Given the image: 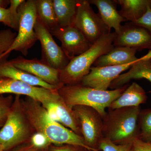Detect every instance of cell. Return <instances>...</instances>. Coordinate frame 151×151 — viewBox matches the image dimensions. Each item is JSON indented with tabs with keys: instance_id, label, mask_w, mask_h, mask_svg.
<instances>
[{
	"instance_id": "4316f807",
	"label": "cell",
	"mask_w": 151,
	"mask_h": 151,
	"mask_svg": "<svg viewBox=\"0 0 151 151\" xmlns=\"http://www.w3.org/2000/svg\"><path fill=\"white\" fill-rule=\"evenodd\" d=\"M17 36V33L13 32L10 29L0 31V56L10 48Z\"/></svg>"
},
{
	"instance_id": "d6986e66",
	"label": "cell",
	"mask_w": 151,
	"mask_h": 151,
	"mask_svg": "<svg viewBox=\"0 0 151 151\" xmlns=\"http://www.w3.org/2000/svg\"><path fill=\"white\" fill-rule=\"evenodd\" d=\"M147 96L145 90L137 83L133 82L108 109H116L125 107H138L146 103Z\"/></svg>"
},
{
	"instance_id": "8d00e7d4",
	"label": "cell",
	"mask_w": 151,
	"mask_h": 151,
	"mask_svg": "<svg viewBox=\"0 0 151 151\" xmlns=\"http://www.w3.org/2000/svg\"><path fill=\"white\" fill-rule=\"evenodd\" d=\"M85 151H92V150H85Z\"/></svg>"
},
{
	"instance_id": "7c38bea8",
	"label": "cell",
	"mask_w": 151,
	"mask_h": 151,
	"mask_svg": "<svg viewBox=\"0 0 151 151\" xmlns=\"http://www.w3.org/2000/svg\"><path fill=\"white\" fill-rule=\"evenodd\" d=\"M114 47L122 46L134 49L137 51L151 50V33L131 22L122 26L114 42Z\"/></svg>"
},
{
	"instance_id": "7402d4cb",
	"label": "cell",
	"mask_w": 151,
	"mask_h": 151,
	"mask_svg": "<svg viewBox=\"0 0 151 151\" xmlns=\"http://www.w3.org/2000/svg\"><path fill=\"white\" fill-rule=\"evenodd\" d=\"M121 7L119 11L124 19L131 22L135 21L142 16L150 6L151 0H116Z\"/></svg>"
},
{
	"instance_id": "e0dca14e",
	"label": "cell",
	"mask_w": 151,
	"mask_h": 151,
	"mask_svg": "<svg viewBox=\"0 0 151 151\" xmlns=\"http://www.w3.org/2000/svg\"><path fill=\"white\" fill-rule=\"evenodd\" d=\"M90 4L96 6L99 10V15L104 24L111 31V29H115V32L118 34L120 32L123 22L127 21L121 15L117 10L116 0H90Z\"/></svg>"
},
{
	"instance_id": "277c9868",
	"label": "cell",
	"mask_w": 151,
	"mask_h": 151,
	"mask_svg": "<svg viewBox=\"0 0 151 151\" xmlns=\"http://www.w3.org/2000/svg\"><path fill=\"white\" fill-rule=\"evenodd\" d=\"M127 84L112 90H100L81 84L63 85L58 90V94L66 105L73 108L76 105H85L94 108L103 119L106 108L119 97L129 86Z\"/></svg>"
},
{
	"instance_id": "ba28073f",
	"label": "cell",
	"mask_w": 151,
	"mask_h": 151,
	"mask_svg": "<svg viewBox=\"0 0 151 151\" xmlns=\"http://www.w3.org/2000/svg\"><path fill=\"white\" fill-rule=\"evenodd\" d=\"M78 119L82 137L87 147L99 151L98 143L103 137V119L97 111L89 106L76 105L73 107Z\"/></svg>"
},
{
	"instance_id": "484cf974",
	"label": "cell",
	"mask_w": 151,
	"mask_h": 151,
	"mask_svg": "<svg viewBox=\"0 0 151 151\" xmlns=\"http://www.w3.org/2000/svg\"><path fill=\"white\" fill-rule=\"evenodd\" d=\"M14 97L12 94L4 96L0 94V128L3 127L7 119L13 104Z\"/></svg>"
},
{
	"instance_id": "44dd1931",
	"label": "cell",
	"mask_w": 151,
	"mask_h": 151,
	"mask_svg": "<svg viewBox=\"0 0 151 151\" xmlns=\"http://www.w3.org/2000/svg\"><path fill=\"white\" fill-rule=\"evenodd\" d=\"M58 27L74 25L78 0H52Z\"/></svg>"
},
{
	"instance_id": "30bf717a",
	"label": "cell",
	"mask_w": 151,
	"mask_h": 151,
	"mask_svg": "<svg viewBox=\"0 0 151 151\" xmlns=\"http://www.w3.org/2000/svg\"><path fill=\"white\" fill-rule=\"evenodd\" d=\"M37 40L42 48V60L55 69L60 70L67 65L69 60L65 56L61 47L58 46L51 33L38 18L34 27Z\"/></svg>"
},
{
	"instance_id": "5b68a950",
	"label": "cell",
	"mask_w": 151,
	"mask_h": 151,
	"mask_svg": "<svg viewBox=\"0 0 151 151\" xmlns=\"http://www.w3.org/2000/svg\"><path fill=\"white\" fill-rule=\"evenodd\" d=\"M21 99V96L15 95L6 121L0 129V144L4 151L29 143L36 132L25 113Z\"/></svg>"
},
{
	"instance_id": "7a4b0ae2",
	"label": "cell",
	"mask_w": 151,
	"mask_h": 151,
	"mask_svg": "<svg viewBox=\"0 0 151 151\" xmlns=\"http://www.w3.org/2000/svg\"><path fill=\"white\" fill-rule=\"evenodd\" d=\"M108 109L103 118V137L116 145L132 144L139 138L140 106Z\"/></svg>"
},
{
	"instance_id": "2e32d148",
	"label": "cell",
	"mask_w": 151,
	"mask_h": 151,
	"mask_svg": "<svg viewBox=\"0 0 151 151\" xmlns=\"http://www.w3.org/2000/svg\"><path fill=\"white\" fill-rule=\"evenodd\" d=\"M137 51L134 49L126 47H114L108 53L97 58L93 66H116L135 63L139 60L136 56Z\"/></svg>"
},
{
	"instance_id": "d590c367",
	"label": "cell",
	"mask_w": 151,
	"mask_h": 151,
	"mask_svg": "<svg viewBox=\"0 0 151 151\" xmlns=\"http://www.w3.org/2000/svg\"><path fill=\"white\" fill-rule=\"evenodd\" d=\"M0 151H4V150H3V148L2 147L1 144H0Z\"/></svg>"
},
{
	"instance_id": "f546056e",
	"label": "cell",
	"mask_w": 151,
	"mask_h": 151,
	"mask_svg": "<svg viewBox=\"0 0 151 151\" xmlns=\"http://www.w3.org/2000/svg\"><path fill=\"white\" fill-rule=\"evenodd\" d=\"M133 24L146 29L151 33V9L148 7L145 13L135 21L131 22Z\"/></svg>"
},
{
	"instance_id": "4fadbf2b",
	"label": "cell",
	"mask_w": 151,
	"mask_h": 151,
	"mask_svg": "<svg viewBox=\"0 0 151 151\" xmlns=\"http://www.w3.org/2000/svg\"><path fill=\"white\" fill-rule=\"evenodd\" d=\"M9 61L16 67L34 76L50 85L59 88L64 85L60 81L59 70L50 66L41 59H27L19 56Z\"/></svg>"
},
{
	"instance_id": "d6a6232c",
	"label": "cell",
	"mask_w": 151,
	"mask_h": 151,
	"mask_svg": "<svg viewBox=\"0 0 151 151\" xmlns=\"http://www.w3.org/2000/svg\"><path fill=\"white\" fill-rule=\"evenodd\" d=\"M14 151H42L33 147L29 144L27 145L21 147L16 149Z\"/></svg>"
},
{
	"instance_id": "5bb4252c",
	"label": "cell",
	"mask_w": 151,
	"mask_h": 151,
	"mask_svg": "<svg viewBox=\"0 0 151 151\" xmlns=\"http://www.w3.org/2000/svg\"><path fill=\"white\" fill-rule=\"evenodd\" d=\"M134 63L103 67L92 66L89 73L84 76L80 84L99 90H108L112 82Z\"/></svg>"
},
{
	"instance_id": "603a6c76",
	"label": "cell",
	"mask_w": 151,
	"mask_h": 151,
	"mask_svg": "<svg viewBox=\"0 0 151 151\" xmlns=\"http://www.w3.org/2000/svg\"><path fill=\"white\" fill-rule=\"evenodd\" d=\"M37 17L51 32L58 26L52 0H35Z\"/></svg>"
},
{
	"instance_id": "83f0119b",
	"label": "cell",
	"mask_w": 151,
	"mask_h": 151,
	"mask_svg": "<svg viewBox=\"0 0 151 151\" xmlns=\"http://www.w3.org/2000/svg\"><path fill=\"white\" fill-rule=\"evenodd\" d=\"M132 144L116 145L103 137L99 141L98 149L101 151H129Z\"/></svg>"
},
{
	"instance_id": "9a60e30c",
	"label": "cell",
	"mask_w": 151,
	"mask_h": 151,
	"mask_svg": "<svg viewBox=\"0 0 151 151\" xmlns=\"http://www.w3.org/2000/svg\"><path fill=\"white\" fill-rule=\"evenodd\" d=\"M7 57L0 60V77L22 81L32 86H40L51 90H58L57 86L47 84L39 78L21 70L7 60Z\"/></svg>"
},
{
	"instance_id": "836d02e7",
	"label": "cell",
	"mask_w": 151,
	"mask_h": 151,
	"mask_svg": "<svg viewBox=\"0 0 151 151\" xmlns=\"http://www.w3.org/2000/svg\"><path fill=\"white\" fill-rule=\"evenodd\" d=\"M10 4V0H0V7L6 8Z\"/></svg>"
},
{
	"instance_id": "ac0fdd59",
	"label": "cell",
	"mask_w": 151,
	"mask_h": 151,
	"mask_svg": "<svg viewBox=\"0 0 151 151\" xmlns=\"http://www.w3.org/2000/svg\"><path fill=\"white\" fill-rule=\"evenodd\" d=\"M145 78L151 83V58L135 63L129 70L121 74L111 83L110 89H115L128 84L133 79Z\"/></svg>"
},
{
	"instance_id": "4dcf8cb0",
	"label": "cell",
	"mask_w": 151,
	"mask_h": 151,
	"mask_svg": "<svg viewBox=\"0 0 151 151\" xmlns=\"http://www.w3.org/2000/svg\"><path fill=\"white\" fill-rule=\"evenodd\" d=\"M129 151H151V143L138 138L132 143Z\"/></svg>"
},
{
	"instance_id": "3957f363",
	"label": "cell",
	"mask_w": 151,
	"mask_h": 151,
	"mask_svg": "<svg viewBox=\"0 0 151 151\" xmlns=\"http://www.w3.org/2000/svg\"><path fill=\"white\" fill-rule=\"evenodd\" d=\"M116 35V32H111L103 35L85 52L69 60L66 66L59 70L60 82L64 85L80 84L96 60L114 47Z\"/></svg>"
},
{
	"instance_id": "cb8c5ba5",
	"label": "cell",
	"mask_w": 151,
	"mask_h": 151,
	"mask_svg": "<svg viewBox=\"0 0 151 151\" xmlns=\"http://www.w3.org/2000/svg\"><path fill=\"white\" fill-rule=\"evenodd\" d=\"M24 0H10L9 8L0 7V23L18 31L19 24L18 9Z\"/></svg>"
},
{
	"instance_id": "8fae6325",
	"label": "cell",
	"mask_w": 151,
	"mask_h": 151,
	"mask_svg": "<svg viewBox=\"0 0 151 151\" xmlns=\"http://www.w3.org/2000/svg\"><path fill=\"white\" fill-rule=\"evenodd\" d=\"M50 33L61 42V48L69 60L85 52L91 46L84 35L74 26H58Z\"/></svg>"
},
{
	"instance_id": "52a82bcc",
	"label": "cell",
	"mask_w": 151,
	"mask_h": 151,
	"mask_svg": "<svg viewBox=\"0 0 151 151\" xmlns=\"http://www.w3.org/2000/svg\"><path fill=\"white\" fill-rule=\"evenodd\" d=\"M73 26L82 32L91 45L111 32L86 0H78Z\"/></svg>"
},
{
	"instance_id": "f1b7e54d",
	"label": "cell",
	"mask_w": 151,
	"mask_h": 151,
	"mask_svg": "<svg viewBox=\"0 0 151 151\" xmlns=\"http://www.w3.org/2000/svg\"><path fill=\"white\" fill-rule=\"evenodd\" d=\"M29 143L36 148L42 151L49 150L50 147L52 145L45 135L38 132H35L32 135Z\"/></svg>"
},
{
	"instance_id": "1f68e13d",
	"label": "cell",
	"mask_w": 151,
	"mask_h": 151,
	"mask_svg": "<svg viewBox=\"0 0 151 151\" xmlns=\"http://www.w3.org/2000/svg\"><path fill=\"white\" fill-rule=\"evenodd\" d=\"M86 149L80 146L65 145H52L49 148V151H84Z\"/></svg>"
},
{
	"instance_id": "8992f818",
	"label": "cell",
	"mask_w": 151,
	"mask_h": 151,
	"mask_svg": "<svg viewBox=\"0 0 151 151\" xmlns=\"http://www.w3.org/2000/svg\"><path fill=\"white\" fill-rule=\"evenodd\" d=\"M19 24L15 40L10 48L0 56V60L9 57L15 50L27 56L29 49L37 40L34 27L37 18L35 0L25 1L18 9Z\"/></svg>"
},
{
	"instance_id": "6da1fadb",
	"label": "cell",
	"mask_w": 151,
	"mask_h": 151,
	"mask_svg": "<svg viewBox=\"0 0 151 151\" xmlns=\"http://www.w3.org/2000/svg\"><path fill=\"white\" fill-rule=\"evenodd\" d=\"M21 100L25 113L35 132L45 135L52 144L78 146L94 151L86 145L83 137L52 120L40 102L29 97L21 98Z\"/></svg>"
},
{
	"instance_id": "9c48e42d",
	"label": "cell",
	"mask_w": 151,
	"mask_h": 151,
	"mask_svg": "<svg viewBox=\"0 0 151 151\" xmlns=\"http://www.w3.org/2000/svg\"><path fill=\"white\" fill-rule=\"evenodd\" d=\"M14 94L32 98L42 105L56 102L61 98L58 90H51L43 87L32 86L6 77H0V94Z\"/></svg>"
},
{
	"instance_id": "e575fe53",
	"label": "cell",
	"mask_w": 151,
	"mask_h": 151,
	"mask_svg": "<svg viewBox=\"0 0 151 151\" xmlns=\"http://www.w3.org/2000/svg\"><path fill=\"white\" fill-rule=\"evenodd\" d=\"M151 58V50H149V52L145 55H144L140 58H139V60H148Z\"/></svg>"
},
{
	"instance_id": "d4e9b609",
	"label": "cell",
	"mask_w": 151,
	"mask_h": 151,
	"mask_svg": "<svg viewBox=\"0 0 151 151\" xmlns=\"http://www.w3.org/2000/svg\"><path fill=\"white\" fill-rule=\"evenodd\" d=\"M139 138L151 143V109L141 110L139 116Z\"/></svg>"
},
{
	"instance_id": "ffe728a7",
	"label": "cell",
	"mask_w": 151,
	"mask_h": 151,
	"mask_svg": "<svg viewBox=\"0 0 151 151\" xmlns=\"http://www.w3.org/2000/svg\"><path fill=\"white\" fill-rule=\"evenodd\" d=\"M47 104L54 109L60 124L82 137L80 124L73 108L66 105L61 98L56 102Z\"/></svg>"
}]
</instances>
